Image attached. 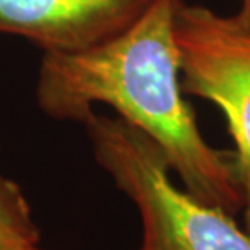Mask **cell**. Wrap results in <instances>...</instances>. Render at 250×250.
I'll return each mask as SVG.
<instances>
[{
	"label": "cell",
	"instance_id": "2",
	"mask_svg": "<svg viewBox=\"0 0 250 250\" xmlns=\"http://www.w3.org/2000/svg\"><path fill=\"white\" fill-rule=\"evenodd\" d=\"M83 124L99 166L138 209L143 226L138 250H250V232L228 211L172 182L164 153L143 132L94 111Z\"/></svg>",
	"mask_w": 250,
	"mask_h": 250
},
{
	"label": "cell",
	"instance_id": "6",
	"mask_svg": "<svg viewBox=\"0 0 250 250\" xmlns=\"http://www.w3.org/2000/svg\"><path fill=\"white\" fill-rule=\"evenodd\" d=\"M232 20L242 29H246V31L250 33V0H242L241 10H239L237 15H234Z\"/></svg>",
	"mask_w": 250,
	"mask_h": 250
},
{
	"label": "cell",
	"instance_id": "5",
	"mask_svg": "<svg viewBox=\"0 0 250 250\" xmlns=\"http://www.w3.org/2000/svg\"><path fill=\"white\" fill-rule=\"evenodd\" d=\"M39 229L23 190L0 174V250H34Z\"/></svg>",
	"mask_w": 250,
	"mask_h": 250
},
{
	"label": "cell",
	"instance_id": "7",
	"mask_svg": "<svg viewBox=\"0 0 250 250\" xmlns=\"http://www.w3.org/2000/svg\"><path fill=\"white\" fill-rule=\"evenodd\" d=\"M34 250H41V249H39V247H36V249H34Z\"/></svg>",
	"mask_w": 250,
	"mask_h": 250
},
{
	"label": "cell",
	"instance_id": "4",
	"mask_svg": "<svg viewBox=\"0 0 250 250\" xmlns=\"http://www.w3.org/2000/svg\"><path fill=\"white\" fill-rule=\"evenodd\" d=\"M153 0H0V33L44 52H75L127 29Z\"/></svg>",
	"mask_w": 250,
	"mask_h": 250
},
{
	"label": "cell",
	"instance_id": "3",
	"mask_svg": "<svg viewBox=\"0 0 250 250\" xmlns=\"http://www.w3.org/2000/svg\"><path fill=\"white\" fill-rule=\"evenodd\" d=\"M174 38L182 89L213 103L226 116L237 148L250 232V33L232 17L174 0Z\"/></svg>",
	"mask_w": 250,
	"mask_h": 250
},
{
	"label": "cell",
	"instance_id": "1",
	"mask_svg": "<svg viewBox=\"0 0 250 250\" xmlns=\"http://www.w3.org/2000/svg\"><path fill=\"white\" fill-rule=\"evenodd\" d=\"M38 106L59 121L84 122L98 103L164 153L188 193L234 211L244 207L236 159L209 146L182 98L174 0L153 3L117 36L75 52H44Z\"/></svg>",
	"mask_w": 250,
	"mask_h": 250
}]
</instances>
